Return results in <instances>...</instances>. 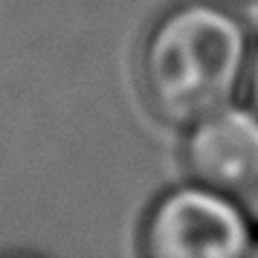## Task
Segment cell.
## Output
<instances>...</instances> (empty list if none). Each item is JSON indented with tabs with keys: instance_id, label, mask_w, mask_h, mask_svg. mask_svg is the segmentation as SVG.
<instances>
[{
	"instance_id": "cell-1",
	"label": "cell",
	"mask_w": 258,
	"mask_h": 258,
	"mask_svg": "<svg viewBox=\"0 0 258 258\" xmlns=\"http://www.w3.org/2000/svg\"><path fill=\"white\" fill-rule=\"evenodd\" d=\"M252 32L221 0H177L145 26L137 84L145 107L168 128H186L244 93Z\"/></svg>"
},
{
	"instance_id": "cell-2",
	"label": "cell",
	"mask_w": 258,
	"mask_h": 258,
	"mask_svg": "<svg viewBox=\"0 0 258 258\" xmlns=\"http://www.w3.org/2000/svg\"><path fill=\"white\" fill-rule=\"evenodd\" d=\"M255 223L241 198L198 180L160 191L140 223V252L148 258L252 255Z\"/></svg>"
},
{
	"instance_id": "cell-3",
	"label": "cell",
	"mask_w": 258,
	"mask_h": 258,
	"mask_svg": "<svg viewBox=\"0 0 258 258\" xmlns=\"http://www.w3.org/2000/svg\"><path fill=\"white\" fill-rule=\"evenodd\" d=\"M180 163L188 180L249 198L258 191V107L226 102L183 128Z\"/></svg>"
},
{
	"instance_id": "cell-4",
	"label": "cell",
	"mask_w": 258,
	"mask_h": 258,
	"mask_svg": "<svg viewBox=\"0 0 258 258\" xmlns=\"http://www.w3.org/2000/svg\"><path fill=\"white\" fill-rule=\"evenodd\" d=\"M244 96L249 105L258 107V38H252V55H249V70H246Z\"/></svg>"
},
{
	"instance_id": "cell-5",
	"label": "cell",
	"mask_w": 258,
	"mask_h": 258,
	"mask_svg": "<svg viewBox=\"0 0 258 258\" xmlns=\"http://www.w3.org/2000/svg\"><path fill=\"white\" fill-rule=\"evenodd\" d=\"M221 3H229L235 9H249V6H258V0H221Z\"/></svg>"
},
{
	"instance_id": "cell-6",
	"label": "cell",
	"mask_w": 258,
	"mask_h": 258,
	"mask_svg": "<svg viewBox=\"0 0 258 258\" xmlns=\"http://www.w3.org/2000/svg\"><path fill=\"white\" fill-rule=\"evenodd\" d=\"M252 255H258V226H255V238H252Z\"/></svg>"
}]
</instances>
